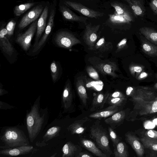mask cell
<instances>
[{
    "instance_id": "obj_1",
    "label": "cell",
    "mask_w": 157,
    "mask_h": 157,
    "mask_svg": "<svg viewBox=\"0 0 157 157\" xmlns=\"http://www.w3.org/2000/svg\"><path fill=\"white\" fill-rule=\"evenodd\" d=\"M47 108L43 109L40 105V98L36 100L27 113L26 121L30 140L33 142L43 130L48 119Z\"/></svg>"
},
{
    "instance_id": "obj_2",
    "label": "cell",
    "mask_w": 157,
    "mask_h": 157,
    "mask_svg": "<svg viewBox=\"0 0 157 157\" xmlns=\"http://www.w3.org/2000/svg\"><path fill=\"white\" fill-rule=\"evenodd\" d=\"M0 148L2 149L29 145L25 133L18 128L14 127L5 128L1 132Z\"/></svg>"
},
{
    "instance_id": "obj_3",
    "label": "cell",
    "mask_w": 157,
    "mask_h": 157,
    "mask_svg": "<svg viewBox=\"0 0 157 157\" xmlns=\"http://www.w3.org/2000/svg\"><path fill=\"white\" fill-rule=\"evenodd\" d=\"M89 136L98 147L107 157L113 153L111 149L108 132L97 119L90 127Z\"/></svg>"
},
{
    "instance_id": "obj_4",
    "label": "cell",
    "mask_w": 157,
    "mask_h": 157,
    "mask_svg": "<svg viewBox=\"0 0 157 157\" xmlns=\"http://www.w3.org/2000/svg\"><path fill=\"white\" fill-rule=\"evenodd\" d=\"M75 95L69 83H67L64 89L62 95V107L64 113H71L76 110Z\"/></svg>"
},
{
    "instance_id": "obj_5",
    "label": "cell",
    "mask_w": 157,
    "mask_h": 157,
    "mask_svg": "<svg viewBox=\"0 0 157 157\" xmlns=\"http://www.w3.org/2000/svg\"><path fill=\"white\" fill-rule=\"evenodd\" d=\"M55 40L58 46L67 48H70L76 44L81 43L74 35L66 31H62L58 33Z\"/></svg>"
},
{
    "instance_id": "obj_6",
    "label": "cell",
    "mask_w": 157,
    "mask_h": 157,
    "mask_svg": "<svg viewBox=\"0 0 157 157\" xmlns=\"http://www.w3.org/2000/svg\"><path fill=\"white\" fill-rule=\"evenodd\" d=\"M37 21H34L28 30L23 34H19L16 39V42L23 49L27 51L31 45V40L37 29Z\"/></svg>"
},
{
    "instance_id": "obj_7",
    "label": "cell",
    "mask_w": 157,
    "mask_h": 157,
    "mask_svg": "<svg viewBox=\"0 0 157 157\" xmlns=\"http://www.w3.org/2000/svg\"><path fill=\"white\" fill-rule=\"evenodd\" d=\"M64 3L87 17L98 18L104 15L103 13L89 9L79 3L68 1H65Z\"/></svg>"
},
{
    "instance_id": "obj_8",
    "label": "cell",
    "mask_w": 157,
    "mask_h": 157,
    "mask_svg": "<svg viewBox=\"0 0 157 157\" xmlns=\"http://www.w3.org/2000/svg\"><path fill=\"white\" fill-rule=\"evenodd\" d=\"M43 10L41 5L37 6L26 13L22 18L18 24L20 29L25 28L32 22L34 21L40 16Z\"/></svg>"
},
{
    "instance_id": "obj_9",
    "label": "cell",
    "mask_w": 157,
    "mask_h": 157,
    "mask_svg": "<svg viewBox=\"0 0 157 157\" xmlns=\"http://www.w3.org/2000/svg\"><path fill=\"white\" fill-rule=\"evenodd\" d=\"M133 100L138 104L139 108L138 114L140 115L157 112V98L155 100L150 101H144L137 98L133 99Z\"/></svg>"
},
{
    "instance_id": "obj_10",
    "label": "cell",
    "mask_w": 157,
    "mask_h": 157,
    "mask_svg": "<svg viewBox=\"0 0 157 157\" xmlns=\"http://www.w3.org/2000/svg\"><path fill=\"white\" fill-rule=\"evenodd\" d=\"M33 147L29 145L3 149L0 151V154L8 156L27 155L34 151Z\"/></svg>"
},
{
    "instance_id": "obj_11",
    "label": "cell",
    "mask_w": 157,
    "mask_h": 157,
    "mask_svg": "<svg viewBox=\"0 0 157 157\" xmlns=\"http://www.w3.org/2000/svg\"><path fill=\"white\" fill-rule=\"evenodd\" d=\"M98 25H92L91 24L86 25L83 35V39L86 44L91 48L94 46L98 38L97 32L100 27Z\"/></svg>"
},
{
    "instance_id": "obj_12",
    "label": "cell",
    "mask_w": 157,
    "mask_h": 157,
    "mask_svg": "<svg viewBox=\"0 0 157 157\" xmlns=\"http://www.w3.org/2000/svg\"><path fill=\"white\" fill-rule=\"evenodd\" d=\"M125 140L132 147L139 157H142L144 154V146L142 142L135 135L130 132H127L125 135Z\"/></svg>"
},
{
    "instance_id": "obj_13",
    "label": "cell",
    "mask_w": 157,
    "mask_h": 157,
    "mask_svg": "<svg viewBox=\"0 0 157 157\" xmlns=\"http://www.w3.org/2000/svg\"><path fill=\"white\" fill-rule=\"evenodd\" d=\"M121 106L110 105L105 109L99 110L91 113L89 115V117L98 120L107 118L121 110Z\"/></svg>"
},
{
    "instance_id": "obj_14",
    "label": "cell",
    "mask_w": 157,
    "mask_h": 157,
    "mask_svg": "<svg viewBox=\"0 0 157 157\" xmlns=\"http://www.w3.org/2000/svg\"><path fill=\"white\" fill-rule=\"evenodd\" d=\"M127 113L126 110H121L105 120V123L115 129L122 124L126 118Z\"/></svg>"
},
{
    "instance_id": "obj_15",
    "label": "cell",
    "mask_w": 157,
    "mask_h": 157,
    "mask_svg": "<svg viewBox=\"0 0 157 157\" xmlns=\"http://www.w3.org/2000/svg\"><path fill=\"white\" fill-rule=\"evenodd\" d=\"M80 143L83 147L98 157H107L92 141L84 138H80Z\"/></svg>"
},
{
    "instance_id": "obj_16",
    "label": "cell",
    "mask_w": 157,
    "mask_h": 157,
    "mask_svg": "<svg viewBox=\"0 0 157 157\" xmlns=\"http://www.w3.org/2000/svg\"><path fill=\"white\" fill-rule=\"evenodd\" d=\"M109 94L108 92L105 93L102 92L98 93L93 99L90 111H96L103 109Z\"/></svg>"
},
{
    "instance_id": "obj_17",
    "label": "cell",
    "mask_w": 157,
    "mask_h": 157,
    "mask_svg": "<svg viewBox=\"0 0 157 157\" xmlns=\"http://www.w3.org/2000/svg\"><path fill=\"white\" fill-rule=\"evenodd\" d=\"M82 147L74 144L71 141L66 143L62 148L63 157H77L79 153L82 151Z\"/></svg>"
},
{
    "instance_id": "obj_18",
    "label": "cell",
    "mask_w": 157,
    "mask_h": 157,
    "mask_svg": "<svg viewBox=\"0 0 157 157\" xmlns=\"http://www.w3.org/2000/svg\"><path fill=\"white\" fill-rule=\"evenodd\" d=\"M90 120L88 117H85L79 120L74 121L67 128L72 134H82L85 132L86 128L84 124Z\"/></svg>"
},
{
    "instance_id": "obj_19",
    "label": "cell",
    "mask_w": 157,
    "mask_h": 157,
    "mask_svg": "<svg viewBox=\"0 0 157 157\" xmlns=\"http://www.w3.org/2000/svg\"><path fill=\"white\" fill-rule=\"evenodd\" d=\"M7 31L6 28L2 29L0 31V45L3 51L9 56L14 52L13 48L7 38Z\"/></svg>"
},
{
    "instance_id": "obj_20",
    "label": "cell",
    "mask_w": 157,
    "mask_h": 157,
    "mask_svg": "<svg viewBox=\"0 0 157 157\" xmlns=\"http://www.w3.org/2000/svg\"><path fill=\"white\" fill-rule=\"evenodd\" d=\"M48 13V7L47 6H46L37 21L36 43H37L38 39L40 37L43 32L45 30Z\"/></svg>"
},
{
    "instance_id": "obj_21",
    "label": "cell",
    "mask_w": 157,
    "mask_h": 157,
    "mask_svg": "<svg viewBox=\"0 0 157 157\" xmlns=\"http://www.w3.org/2000/svg\"><path fill=\"white\" fill-rule=\"evenodd\" d=\"M60 9L63 16L66 20L85 23L87 19V17L77 15L65 6H60Z\"/></svg>"
},
{
    "instance_id": "obj_22",
    "label": "cell",
    "mask_w": 157,
    "mask_h": 157,
    "mask_svg": "<svg viewBox=\"0 0 157 157\" xmlns=\"http://www.w3.org/2000/svg\"><path fill=\"white\" fill-rule=\"evenodd\" d=\"M111 5L115 9L116 14L124 17L131 22L133 21L132 13L124 4L115 1L111 2Z\"/></svg>"
},
{
    "instance_id": "obj_23",
    "label": "cell",
    "mask_w": 157,
    "mask_h": 157,
    "mask_svg": "<svg viewBox=\"0 0 157 157\" xmlns=\"http://www.w3.org/2000/svg\"><path fill=\"white\" fill-rule=\"evenodd\" d=\"M128 3L134 14L136 16L144 15L145 9L143 0H124Z\"/></svg>"
},
{
    "instance_id": "obj_24",
    "label": "cell",
    "mask_w": 157,
    "mask_h": 157,
    "mask_svg": "<svg viewBox=\"0 0 157 157\" xmlns=\"http://www.w3.org/2000/svg\"><path fill=\"white\" fill-rule=\"evenodd\" d=\"M76 88L78 94L81 102L84 106L87 105L88 96L83 81L79 80L76 83Z\"/></svg>"
},
{
    "instance_id": "obj_25",
    "label": "cell",
    "mask_w": 157,
    "mask_h": 157,
    "mask_svg": "<svg viewBox=\"0 0 157 157\" xmlns=\"http://www.w3.org/2000/svg\"><path fill=\"white\" fill-rule=\"evenodd\" d=\"M114 147L115 157H128L129 156L128 147L124 142L122 141H120Z\"/></svg>"
},
{
    "instance_id": "obj_26",
    "label": "cell",
    "mask_w": 157,
    "mask_h": 157,
    "mask_svg": "<svg viewBox=\"0 0 157 157\" xmlns=\"http://www.w3.org/2000/svg\"><path fill=\"white\" fill-rule=\"evenodd\" d=\"M114 65L112 63H101L95 66V67L99 71L105 74L111 75L114 77L116 75L114 71L116 69Z\"/></svg>"
},
{
    "instance_id": "obj_27",
    "label": "cell",
    "mask_w": 157,
    "mask_h": 157,
    "mask_svg": "<svg viewBox=\"0 0 157 157\" xmlns=\"http://www.w3.org/2000/svg\"><path fill=\"white\" fill-rule=\"evenodd\" d=\"M154 94L147 91L140 90L137 91L136 94L132 97V99H139L144 101H150L155 100Z\"/></svg>"
},
{
    "instance_id": "obj_28",
    "label": "cell",
    "mask_w": 157,
    "mask_h": 157,
    "mask_svg": "<svg viewBox=\"0 0 157 157\" xmlns=\"http://www.w3.org/2000/svg\"><path fill=\"white\" fill-rule=\"evenodd\" d=\"M112 44L106 42L104 38H100L97 42L94 47L90 48L91 50H98L100 52H103L109 50L112 48Z\"/></svg>"
},
{
    "instance_id": "obj_29",
    "label": "cell",
    "mask_w": 157,
    "mask_h": 157,
    "mask_svg": "<svg viewBox=\"0 0 157 157\" xmlns=\"http://www.w3.org/2000/svg\"><path fill=\"white\" fill-rule=\"evenodd\" d=\"M140 141L145 148L157 151V139H151L145 136L141 138Z\"/></svg>"
},
{
    "instance_id": "obj_30",
    "label": "cell",
    "mask_w": 157,
    "mask_h": 157,
    "mask_svg": "<svg viewBox=\"0 0 157 157\" xmlns=\"http://www.w3.org/2000/svg\"><path fill=\"white\" fill-rule=\"evenodd\" d=\"M141 33L147 39L151 41L157 43V32L148 28H142L140 29Z\"/></svg>"
},
{
    "instance_id": "obj_31",
    "label": "cell",
    "mask_w": 157,
    "mask_h": 157,
    "mask_svg": "<svg viewBox=\"0 0 157 157\" xmlns=\"http://www.w3.org/2000/svg\"><path fill=\"white\" fill-rule=\"evenodd\" d=\"M35 4L34 2L25 3L16 6L14 7L13 11L16 16H20L33 6Z\"/></svg>"
},
{
    "instance_id": "obj_32",
    "label": "cell",
    "mask_w": 157,
    "mask_h": 157,
    "mask_svg": "<svg viewBox=\"0 0 157 157\" xmlns=\"http://www.w3.org/2000/svg\"><path fill=\"white\" fill-rule=\"evenodd\" d=\"M60 129V127L56 126L49 128L43 137V140L42 143L47 142L56 136Z\"/></svg>"
},
{
    "instance_id": "obj_33",
    "label": "cell",
    "mask_w": 157,
    "mask_h": 157,
    "mask_svg": "<svg viewBox=\"0 0 157 157\" xmlns=\"http://www.w3.org/2000/svg\"><path fill=\"white\" fill-rule=\"evenodd\" d=\"M103 85V83L101 81L98 80L89 82L86 84V86L88 88L100 91L102 90Z\"/></svg>"
},
{
    "instance_id": "obj_34",
    "label": "cell",
    "mask_w": 157,
    "mask_h": 157,
    "mask_svg": "<svg viewBox=\"0 0 157 157\" xmlns=\"http://www.w3.org/2000/svg\"><path fill=\"white\" fill-rule=\"evenodd\" d=\"M109 21L115 24L128 23L131 22L124 17L117 14H109Z\"/></svg>"
},
{
    "instance_id": "obj_35",
    "label": "cell",
    "mask_w": 157,
    "mask_h": 157,
    "mask_svg": "<svg viewBox=\"0 0 157 157\" xmlns=\"http://www.w3.org/2000/svg\"><path fill=\"white\" fill-rule=\"evenodd\" d=\"M114 130L110 126L108 127L109 136L113 143V146L114 147L119 142L121 141V138L117 135Z\"/></svg>"
},
{
    "instance_id": "obj_36",
    "label": "cell",
    "mask_w": 157,
    "mask_h": 157,
    "mask_svg": "<svg viewBox=\"0 0 157 157\" xmlns=\"http://www.w3.org/2000/svg\"><path fill=\"white\" fill-rule=\"evenodd\" d=\"M126 100L127 99L126 97L111 98L109 97L107 101L110 105L122 106Z\"/></svg>"
},
{
    "instance_id": "obj_37",
    "label": "cell",
    "mask_w": 157,
    "mask_h": 157,
    "mask_svg": "<svg viewBox=\"0 0 157 157\" xmlns=\"http://www.w3.org/2000/svg\"><path fill=\"white\" fill-rule=\"evenodd\" d=\"M51 76L54 82H55L57 79L59 71L55 61H53L50 65Z\"/></svg>"
},
{
    "instance_id": "obj_38",
    "label": "cell",
    "mask_w": 157,
    "mask_h": 157,
    "mask_svg": "<svg viewBox=\"0 0 157 157\" xmlns=\"http://www.w3.org/2000/svg\"><path fill=\"white\" fill-rule=\"evenodd\" d=\"M16 24V21L13 20H10L8 23L6 28L7 31L8 36H10L13 34Z\"/></svg>"
},
{
    "instance_id": "obj_39",
    "label": "cell",
    "mask_w": 157,
    "mask_h": 157,
    "mask_svg": "<svg viewBox=\"0 0 157 157\" xmlns=\"http://www.w3.org/2000/svg\"><path fill=\"white\" fill-rule=\"evenodd\" d=\"M86 71L90 77L96 80H99V75L97 71L93 67L90 66L87 67Z\"/></svg>"
},
{
    "instance_id": "obj_40",
    "label": "cell",
    "mask_w": 157,
    "mask_h": 157,
    "mask_svg": "<svg viewBox=\"0 0 157 157\" xmlns=\"http://www.w3.org/2000/svg\"><path fill=\"white\" fill-rule=\"evenodd\" d=\"M143 50L146 53L149 54H153L155 49L151 45L147 43H144L142 45Z\"/></svg>"
},
{
    "instance_id": "obj_41",
    "label": "cell",
    "mask_w": 157,
    "mask_h": 157,
    "mask_svg": "<svg viewBox=\"0 0 157 157\" xmlns=\"http://www.w3.org/2000/svg\"><path fill=\"white\" fill-rule=\"evenodd\" d=\"M145 136L148 138L157 139V131L152 129L148 130L145 132Z\"/></svg>"
},
{
    "instance_id": "obj_42",
    "label": "cell",
    "mask_w": 157,
    "mask_h": 157,
    "mask_svg": "<svg viewBox=\"0 0 157 157\" xmlns=\"http://www.w3.org/2000/svg\"><path fill=\"white\" fill-rule=\"evenodd\" d=\"M149 5L153 11L157 15V0H152L149 3Z\"/></svg>"
},
{
    "instance_id": "obj_43",
    "label": "cell",
    "mask_w": 157,
    "mask_h": 157,
    "mask_svg": "<svg viewBox=\"0 0 157 157\" xmlns=\"http://www.w3.org/2000/svg\"><path fill=\"white\" fill-rule=\"evenodd\" d=\"M109 97L111 98H125V96L121 92L119 91H116L110 94Z\"/></svg>"
},
{
    "instance_id": "obj_44",
    "label": "cell",
    "mask_w": 157,
    "mask_h": 157,
    "mask_svg": "<svg viewBox=\"0 0 157 157\" xmlns=\"http://www.w3.org/2000/svg\"><path fill=\"white\" fill-rule=\"evenodd\" d=\"M127 41L126 38H124L118 43L117 46V50H120L124 47L126 45Z\"/></svg>"
},
{
    "instance_id": "obj_45",
    "label": "cell",
    "mask_w": 157,
    "mask_h": 157,
    "mask_svg": "<svg viewBox=\"0 0 157 157\" xmlns=\"http://www.w3.org/2000/svg\"><path fill=\"white\" fill-rule=\"evenodd\" d=\"M93 156L90 153L86 151H81L78 154L77 157H92Z\"/></svg>"
},
{
    "instance_id": "obj_46",
    "label": "cell",
    "mask_w": 157,
    "mask_h": 157,
    "mask_svg": "<svg viewBox=\"0 0 157 157\" xmlns=\"http://www.w3.org/2000/svg\"><path fill=\"white\" fill-rule=\"evenodd\" d=\"M133 90V88L131 86L128 87L127 88L126 91V95L128 96H131Z\"/></svg>"
},
{
    "instance_id": "obj_47",
    "label": "cell",
    "mask_w": 157,
    "mask_h": 157,
    "mask_svg": "<svg viewBox=\"0 0 157 157\" xmlns=\"http://www.w3.org/2000/svg\"><path fill=\"white\" fill-rule=\"evenodd\" d=\"M132 70L134 72L140 73L142 71V67L140 66H136L133 67Z\"/></svg>"
},
{
    "instance_id": "obj_48",
    "label": "cell",
    "mask_w": 157,
    "mask_h": 157,
    "mask_svg": "<svg viewBox=\"0 0 157 157\" xmlns=\"http://www.w3.org/2000/svg\"><path fill=\"white\" fill-rule=\"evenodd\" d=\"M147 75V74L145 72H142L140 75L139 78H142L146 77Z\"/></svg>"
},
{
    "instance_id": "obj_49",
    "label": "cell",
    "mask_w": 157,
    "mask_h": 157,
    "mask_svg": "<svg viewBox=\"0 0 157 157\" xmlns=\"http://www.w3.org/2000/svg\"><path fill=\"white\" fill-rule=\"evenodd\" d=\"M152 122L155 124L157 126V118L153 119Z\"/></svg>"
},
{
    "instance_id": "obj_50",
    "label": "cell",
    "mask_w": 157,
    "mask_h": 157,
    "mask_svg": "<svg viewBox=\"0 0 157 157\" xmlns=\"http://www.w3.org/2000/svg\"><path fill=\"white\" fill-rule=\"evenodd\" d=\"M156 87L157 88V86H156Z\"/></svg>"
}]
</instances>
